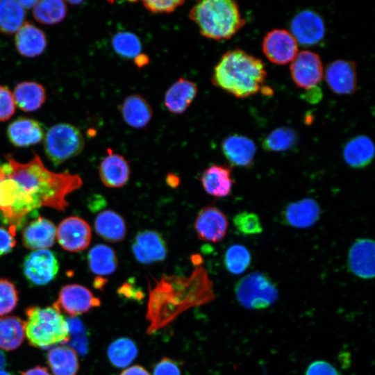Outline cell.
<instances>
[{"mask_svg": "<svg viewBox=\"0 0 375 375\" xmlns=\"http://www.w3.org/2000/svg\"><path fill=\"white\" fill-rule=\"evenodd\" d=\"M34 154L27 163L7 157L8 162L2 166L5 174L16 183L17 199L5 222L15 229L22 226L26 215L40 207L64 211L69 205L66 196L83 184L78 175L49 171Z\"/></svg>", "mask_w": 375, "mask_h": 375, "instance_id": "6da1fadb", "label": "cell"}, {"mask_svg": "<svg viewBox=\"0 0 375 375\" xmlns=\"http://www.w3.org/2000/svg\"><path fill=\"white\" fill-rule=\"evenodd\" d=\"M266 77L262 61L237 48L222 55L214 67L211 81L235 97L247 98L261 90Z\"/></svg>", "mask_w": 375, "mask_h": 375, "instance_id": "7a4b0ae2", "label": "cell"}, {"mask_svg": "<svg viewBox=\"0 0 375 375\" xmlns=\"http://www.w3.org/2000/svg\"><path fill=\"white\" fill-rule=\"evenodd\" d=\"M189 17L201 34L215 40L231 38L245 24L238 5L232 0H203L190 10Z\"/></svg>", "mask_w": 375, "mask_h": 375, "instance_id": "3957f363", "label": "cell"}, {"mask_svg": "<svg viewBox=\"0 0 375 375\" xmlns=\"http://www.w3.org/2000/svg\"><path fill=\"white\" fill-rule=\"evenodd\" d=\"M26 315L25 336L30 345L47 349L69 341L67 320L53 305L30 306L26 309Z\"/></svg>", "mask_w": 375, "mask_h": 375, "instance_id": "277c9868", "label": "cell"}, {"mask_svg": "<svg viewBox=\"0 0 375 375\" xmlns=\"http://www.w3.org/2000/svg\"><path fill=\"white\" fill-rule=\"evenodd\" d=\"M84 144V138L79 129L66 123L52 126L44 136L45 153L56 165L80 154Z\"/></svg>", "mask_w": 375, "mask_h": 375, "instance_id": "5b68a950", "label": "cell"}, {"mask_svg": "<svg viewBox=\"0 0 375 375\" xmlns=\"http://www.w3.org/2000/svg\"><path fill=\"white\" fill-rule=\"evenodd\" d=\"M235 292L240 303L251 310L268 308L276 301L278 294L272 280L258 272L241 278L235 285Z\"/></svg>", "mask_w": 375, "mask_h": 375, "instance_id": "8992f818", "label": "cell"}, {"mask_svg": "<svg viewBox=\"0 0 375 375\" xmlns=\"http://www.w3.org/2000/svg\"><path fill=\"white\" fill-rule=\"evenodd\" d=\"M59 271V262L48 249L34 250L24 258L23 274L31 285L42 286L51 283Z\"/></svg>", "mask_w": 375, "mask_h": 375, "instance_id": "52a82bcc", "label": "cell"}, {"mask_svg": "<svg viewBox=\"0 0 375 375\" xmlns=\"http://www.w3.org/2000/svg\"><path fill=\"white\" fill-rule=\"evenodd\" d=\"M100 299L86 287L78 284L63 286L59 291L58 299L53 304L60 312L74 317L99 306Z\"/></svg>", "mask_w": 375, "mask_h": 375, "instance_id": "ba28073f", "label": "cell"}, {"mask_svg": "<svg viewBox=\"0 0 375 375\" xmlns=\"http://www.w3.org/2000/svg\"><path fill=\"white\" fill-rule=\"evenodd\" d=\"M290 75L294 84L308 90L317 87L323 78V65L319 55L311 51H301L291 62Z\"/></svg>", "mask_w": 375, "mask_h": 375, "instance_id": "9c48e42d", "label": "cell"}, {"mask_svg": "<svg viewBox=\"0 0 375 375\" xmlns=\"http://www.w3.org/2000/svg\"><path fill=\"white\" fill-rule=\"evenodd\" d=\"M262 49L266 58L276 65L292 62L298 53V43L287 30L275 28L264 37Z\"/></svg>", "mask_w": 375, "mask_h": 375, "instance_id": "30bf717a", "label": "cell"}, {"mask_svg": "<svg viewBox=\"0 0 375 375\" xmlns=\"http://www.w3.org/2000/svg\"><path fill=\"white\" fill-rule=\"evenodd\" d=\"M56 238L60 245L66 251L78 252L89 246L92 232L84 219L71 216L64 219L56 229Z\"/></svg>", "mask_w": 375, "mask_h": 375, "instance_id": "8fae6325", "label": "cell"}, {"mask_svg": "<svg viewBox=\"0 0 375 375\" xmlns=\"http://www.w3.org/2000/svg\"><path fill=\"white\" fill-rule=\"evenodd\" d=\"M292 35L302 45H314L325 35V25L317 12L305 10L298 12L291 22Z\"/></svg>", "mask_w": 375, "mask_h": 375, "instance_id": "7c38bea8", "label": "cell"}, {"mask_svg": "<svg viewBox=\"0 0 375 375\" xmlns=\"http://www.w3.org/2000/svg\"><path fill=\"white\" fill-rule=\"evenodd\" d=\"M131 249L136 260L145 265L163 261L167 255L165 240L159 233L151 230L138 233Z\"/></svg>", "mask_w": 375, "mask_h": 375, "instance_id": "4fadbf2b", "label": "cell"}, {"mask_svg": "<svg viewBox=\"0 0 375 375\" xmlns=\"http://www.w3.org/2000/svg\"><path fill=\"white\" fill-rule=\"evenodd\" d=\"M325 80L334 93L340 95L353 94L357 89L355 62L344 60L331 62L325 71Z\"/></svg>", "mask_w": 375, "mask_h": 375, "instance_id": "5bb4252c", "label": "cell"}, {"mask_svg": "<svg viewBox=\"0 0 375 375\" xmlns=\"http://www.w3.org/2000/svg\"><path fill=\"white\" fill-rule=\"evenodd\" d=\"M228 228V220L219 209L215 207H205L198 213L194 229L198 238L204 241L216 242L222 240Z\"/></svg>", "mask_w": 375, "mask_h": 375, "instance_id": "9a60e30c", "label": "cell"}, {"mask_svg": "<svg viewBox=\"0 0 375 375\" xmlns=\"http://www.w3.org/2000/svg\"><path fill=\"white\" fill-rule=\"evenodd\" d=\"M56 238L54 224L41 216L28 222L22 231L23 244L31 250L47 249L53 246Z\"/></svg>", "mask_w": 375, "mask_h": 375, "instance_id": "2e32d148", "label": "cell"}, {"mask_svg": "<svg viewBox=\"0 0 375 375\" xmlns=\"http://www.w3.org/2000/svg\"><path fill=\"white\" fill-rule=\"evenodd\" d=\"M348 266L356 276L369 279L374 276V242L370 239H358L351 247Z\"/></svg>", "mask_w": 375, "mask_h": 375, "instance_id": "e0dca14e", "label": "cell"}, {"mask_svg": "<svg viewBox=\"0 0 375 375\" xmlns=\"http://www.w3.org/2000/svg\"><path fill=\"white\" fill-rule=\"evenodd\" d=\"M319 217V204L310 198L289 203L282 212L283 222L298 228L312 226L318 221Z\"/></svg>", "mask_w": 375, "mask_h": 375, "instance_id": "ac0fdd59", "label": "cell"}, {"mask_svg": "<svg viewBox=\"0 0 375 375\" xmlns=\"http://www.w3.org/2000/svg\"><path fill=\"white\" fill-rule=\"evenodd\" d=\"M222 150L225 158L233 165L249 167L253 164L256 147L251 139L244 135L233 134L223 140Z\"/></svg>", "mask_w": 375, "mask_h": 375, "instance_id": "d6986e66", "label": "cell"}, {"mask_svg": "<svg viewBox=\"0 0 375 375\" xmlns=\"http://www.w3.org/2000/svg\"><path fill=\"white\" fill-rule=\"evenodd\" d=\"M7 135L14 146L26 147L40 143L44 138V131L38 121L22 117L8 125Z\"/></svg>", "mask_w": 375, "mask_h": 375, "instance_id": "ffe728a7", "label": "cell"}, {"mask_svg": "<svg viewBox=\"0 0 375 375\" xmlns=\"http://www.w3.org/2000/svg\"><path fill=\"white\" fill-rule=\"evenodd\" d=\"M15 42L19 53L28 58L41 55L47 44L43 31L28 22H24L15 33Z\"/></svg>", "mask_w": 375, "mask_h": 375, "instance_id": "44dd1931", "label": "cell"}, {"mask_svg": "<svg viewBox=\"0 0 375 375\" xmlns=\"http://www.w3.org/2000/svg\"><path fill=\"white\" fill-rule=\"evenodd\" d=\"M108 154L99 165V176L102 183L108 188H120L129 179L130 168L127 160L121 155L108 149Z\"/></svg>", "mask_w": 375, "mask_h": 375, "instance_id": "7402d4cb", "label": "cell"}, {"mask_svg": "<svg viewBox=\"0 0 375 375\" xmlns=\"http://www.w3.org/2000/svg\"><path fill=\"white\" fill-rule=\"evenodd\" d=\"M197 92V87L194 82L180 78L166 91L165 106L174 114H182L194 101Z\"/></svg>", "mask_w": 375, "mask_h": 375, "instance_id": "603a6c76", "label": "cell"}, {"mask_svg": "<svg viewBox=\"0 0 375 375\" xmlns=\"http://www.w3.org/2000/svg\"><path fill=\"white\" fill-rule=\"evenodd\" d=\"M200 181L208 194L219 198L227 197L233 183L231 168L212 165L203 172Z\"/></svg>", "mask_w": 375, "mask_h": 375, "instance_id": "cb8c5ba5", "label": "cell"}, {"mask_svg": "<svg viewBox=\"0 0 375 375\" xmlns=\"http://www.w3.org/2000/svg\"><path fill=\"white\" fill-rule=\"evenodd\" d=\"M120 111L124 122L135 128L145 127L152 117L150 104L138 94L126 97L120 106Z\"/></svg>", "mask_w": 375, "mask_h": 375, "instance_id": "d4e9b609", "label": "cell"}, {"mask_svg": "<svg viewBox=\"0 0 375 375\" xmlns=\"http://www.w3.org/2000/svg\"><path fill=\"white\" fill-rule=\"evenodd\" d=\"M374 156V146L372 140L365 135H357L349 140L343 148V158L353 168L368 166Z\"/></svg>", "mask_w": 375, "mask_h": 375, "instance_id": "484cf974", "label": "cell"}, {"mask_svg": "<svg viewBox=\"0 0 375 375\" xmlns=\"http://www.w3.org/2000/svg\"><path fill=\"white\" fill-rule=\"evenodd\" d=\"M47 360L54 375H76L79 369L76 351L67 345L51 348L47 353Z\"/></svg>", "mask_w": 375, "mask_h": 375, "instance_id": "4316f807", "label": "cell"}, {"mask_svg": "<svg viewBox=\"0 0 375 375\" xmlns=\"http://www.w3.org/2000/svg\"><path fill=\"white\" fill-rule=\"evenodd\" d=\"M12 95L15 105L25 112L38 110L46 100L44 88L33 81H23L17 84Z\"/></svg>", "mask_w": 375, "mask_h": 375, "instance_id": "83f0119b", "label": "cell"}, {"mask_svg": "<svg viewBox=\"0 0 375 375\" xmlns=\"http://www.w3.org/2000/svg\"><path fill=\"white\" fill-rule=\"evenodd\" d=\"M94 229L102 238L111 242L122 241L126 234L124 219L111 210L102 211L97 215L94 220Z\"/></svg>", "mask_w": 375, "mask_h": 375, "instance_id": "f1b7e54d", "label": "cell"}, {"mask_svg": "<svg viewBox=\"0 0 375 375\" xmlns=\"http://www.w3.org/2000/svg\"><path fill=\"white\" fill-rule=\"evenodd\" d=\"M25 322L17 316L0 317V349L13 351L23 343Z\"/></svg>", "mask_w": 375, "mask_h": 375, "instance_id": "f546056e", "label": "cell"}, {"mask_svg": "<svg viewBox=\"0 0 375 375\" xmlns=\"http://www.w3.org/2000/svg\"><path fill=\"white\" fill-rule=\"evenodd\" d=\"M88 261L92 272L99 276L112 274L118 265L115 251L110 247L102 244L94 246L89 251Z\"/></svg>", "mask_w": 375, "mask_h": 375, "instance_id": "4dcf8cb0", "label": "cell"}, {"mask_svg": "<svg viewBox=\"0 0 375 375\" xmlns=\"http://www.w3.org/2000/svg\"><path fill=\"white\" fill-rule=\"evenodd\" d=\"M25 10L18 1H0V33H15L24 23Z\"/></svg>", "mask_w": 375, "mask_h": 375, "instance_id": "1f68e13d", "label": "cell"}, {"mask_svg": "<svg viewBox=\"0 0 375 375\" xmlns=\"http://www.w3.org/2000/svg\"><path fill=\"white\" fill-rule=\"evenodd\" d=\"M135 343L130 338H120L108 347V357L111 364L118 368L128 366L138 356Z\"/></svg>", "mask_w": 375, "mask_h": 375, "instance_id": "d6a6232c", "label": "cell"}, {"mask_svg": "<svg viewBox=\"0 0 375 375\" xmlns=\"http://www.w3.org/2000/svg\"><path fill=\"white\" fill-rule=\"evenodd\" d=\"M67 12V5L61 0L38 1L33 8V15L38 22L52 25L62 21Z\"/></svg>", "mask_w": 375, "mask_h": 375, "instance_id": "836d02e7", "label": "cell"}, {"mask_svg": "<svg viewBox=\"0 0 375 375\" xmlns=\"http://www.w3.org/2000/svg\"><path fill=\"white\" fill-rule=\"evenodd\" d=\"M297 140V134L292 128L280 127L271 131L265 138L262 146L267 151H284L291 149Z\"/></svg>", "mask_w": 375, "mask_h": 375, "instance_id": "e575fe53", "label": "cell"}, {"mask_svg": "<svg viewBox=\"0 0 375 375\" xmlns=\"http://www.w3.org/2000/svg\"><path fill=\"white\" fill-rule=\"evenodd\" d=\"M114 51L126 59L135 58L142 51V43L134 33L128 31L117 32L112 38Z\"/></svg>", "mask_w": 375, "mask_h": 375, "instance_id": "d590c367", "label": "cell"}, {"mask_svg": "<svg viewBox=\"0 0 375 375\" xmlns=\"http://www.w3.org/2000/svg\"><path fill=\"white\" fill-rule=\"evenodd\" d=\"M249 251L244 246L235 244L229 247L224 255V265L226 269L233 274L244 272L251 263Z\"/></svg>", "mask_w": 375, "mask_h": 375, "instance_id": "8d00e7d4", "label": "cell"}, {"mask_svg": "<svg viewBox=\"0 0 375 375\" xmlns=\"http://www.w3.org/2000/svg\"><path fill=\"white\" fill-rule=\"evenodd\" d=\"M19 292L8 278H0V316L11 312L17 306Z\"/></svg>", "mask_w": 375, "mask_h": 375, "instance_id": "74e56055", "label": "cell"}, {"mask_svg": "<svg viewBox=\"0 0 375 375\" xmlns=\"http://www.w3.org/2000/svg\"><path fill=\"white\" fill-rule=\"evenodd\" d=\"M233 221L235 228L242 234L256 235L262 231L259 217L253 212H240L234 217Z\"/></svg>", "mask_w": 375, "mask_h": 375, "instance_id": "f35d334b", "label": "cell"}, {"mask_svg": "<svg viewBox=\"0 0 375 375\" xmlns=\"http://www.w3.org/2000/svg\"><path fill=\"white\" fill-rule=\"evenodd\" d=\"M142 3L144 8L153 14H167L174 12L176 8L182 6L185 1L182 0H148L143 1Z\"/></svg>", "mask_w": 375, "mask_h": 375, "instance_id": "ab89813d", "label": "cell"}, {"mask_svg": "<svg viewBox=\"0 0 375 375\" xmlns=\"http://www.w3.org/2000/svg\"><path fill=\"white\" fill-rule=\"evenodd\" d=\"M15 103L10 90L0 85V122L9 119L15 112Z\"/></svg>", "mask_w": 375, "mask_h": 375, "instance_id": "60d3db41", "label": "cell"}, {"mask_svg": "<svg viewBox=\"0 0 375 375\" xmlns=\"http://www.w3.org/2000/svg\"><path fill=\"white\" fill-rule=\"evenodd\" d=\"M181 369L176 361L162 358L154 367L153 375H181Z\"/></svg>", "mask_w": 375, "mask_h": 375, "instance_id": "b9f144b4", "label": "cell"}, {"mask_svg": "<svg viewBox=\"0 0 375 375\" xmlns=\"http://www.w3.org/2000/svg\"><path fill=\"white\" fill-rule=\"evenodd\" d=\"M15 230L10 226L9 229L0 226V256L8 253L15 247L16 244Z\"/></svg>", "mask_w": 375, "mask_h": 375, "instance_id": "7bdbcfd3", "label": "cell"}, {"mask_svg": "<svg viewBox=\"0 0 375 375\" xmlns=\"http://www.w3.org/2000/svg\"><path fill=\"white\" fill-rule=\"evenodd\" d=\"M305 375H339L337 369L324 360L312 362L308 367Z\"/></svg>", "mask_w": 375, "mask_h": 375, "instance_id": "ee69618b", "label": "cell"}, {"mask_svg": "<svg viewBox=\"0 0 375 375\" xmlns=\"http://www.w3.org/2000/svg\"><path fill=\"white\" fill-rule=\"evenodd\" d=\"M119 375H150V374L143 367L133 365L124 369Z\"/></svg>", "mask_w": 375, "mask_h": 375, "instance_id": "f6af8a7d", "label": "cell"}, {"mask_svg": "<svg viewBox=\"0 0 375 375\" xmlns=\"http://www.w3.org/2000/svg\"><path fill=\"white\" fill-rule=\"evenodd\" d=\"M22 375H51L46 367L35 366L22 372Z\"/></svg>", "mask_w": 375, "mask_h": 375, "instance_id": "bcb514c9", "label": "cell"}, {"mask_svg": "<svg viewBox=\"0 0 375 375\" xmlns=\"http://www.w3.org/2000/svg\"><path fill=\"white\" fill-rule=\"evenodd\" d=\"M317 87L310 89L308 91L307 94H306V99L315 103L319 99V96L322 95L319 89H316Z\"/></svg>", "mask_w": 375, "mask_h": 375, "instance_id": "7dc6e473", "label": "cell"}, {"mask_svg": "<svg viewBox=\"0 0 375 375\" xmlns=\"http://www.w3.org/2000/svg\"><path fill=\"white\" fill-rule=\"evenodd\" d=\"M134 62L138 67L141 68L149 64V59L147 55L140 53L134 58Z\"/></svg>", "mask_w": 375, "mask_h": 375, "instance_id": "c3c4849f", "label": "cell"}, {"mask_svg": "<svg viewBox=\"0 0 375 375\" xmlns=\"http://www.w3.org/2000/svg\"><path fill=\"white\" fill-rule=\"evenodd\" d=\"M167 183L169 186L174 188L178 185L179 178L174 174H169L167 177Z\"/></svg>", "mask_w": 375, "mask_h": 375, "instance_id": "681fc988", "label": "cell"}, {"mask_svg": "<svg viewBox=\"0 0 375 375\" xmlns=\"http://www.w3.org/2000/svg\"><path fill=\"white\" fill-rule=\"evenodd\" d=\"M18 2L20 3L22 8L25 10V8L30 9L31 8H33L35 5L37 3L38 1H35V0L18 1Z\"/></svg>", "mask_w": 375, "mask_h": 375, "instance_id": "f907efd6", "label": "cell"}, {"mask_svg": "<svg viewBox=\"0 0 375 375\" xmlns=\"http://www.w3.org/2000/svg\"><path fill=\"white\" fill-rule=\"evenodd\" d=\"M5 365H6V357H5L4 353L0 349V369H2Z\"/></svg>", "mask_w": 375, "mask_h": 375, "instance_id": "816d5d0a", "label": "cell"}, {"mask_svg": "<svg viewBox=\"0 0 375 375\" xmlns=\"http://www.w3.org/2000/svg\"><path fill=\"white\" fill-rule=\"evenodd\" d=\"M0 375H13L12 373L6 371L3 369H0Z\"/></svg>", "mask_w": 375, "mask_h": 375, "instance_id": "f5cc1de1", "label": "cell"}, {"mask_svg": "<svg viewBox=\"0 0 375 375\" xmlns=\"http://www.w3.org/2000/svg\"><path fill=\"white\" fill-rule=\"evenodd\" d=\"M67 3H70V4H72V5H76V4H80L83 1H67Z\"/></svg>", "mask_w": 375, "mask_h": 375, "instance_id": "db71d44e", "label": "cell"}, {"mask_svg": "<svg viewBox=\"0 0 375 375\" xmlns=\"http://www.w3.org/2000/svg\"><path fill=\"white\" fill-rule=\"evenodd\" d=\"M5 173L3 170L2 166H0V179L5 176Z\"/></svg>", "mask_w": 375, "mask_h": 375, "instance_id": "11a10c76", "label": "cell"}]
</instances>
